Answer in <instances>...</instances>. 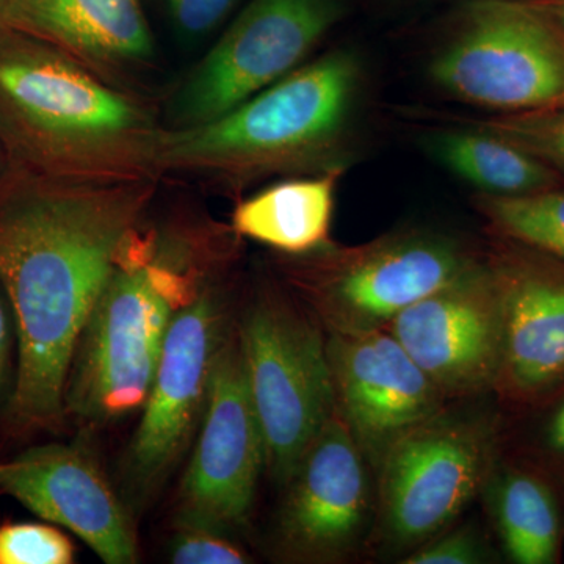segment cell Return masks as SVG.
Masks as SVG:
<instances>
[{"instance_id":"cell-1","label":"cell","mask_w":564,"mask_h":564,"mask_svg":"<svg viewBox=\"0 0 564 564\" xmlns=\"http://www.w3.org/2000/svg\"><path fill=\"white\" fill-rule=\"evenodd\" d=\"M158 180L73 181L7 163L0 172V285L17 329L7 419L17 433L58 430L77 340L141 225Z\"/></svg>"},{"instance_id":"cell-2","label":"cell","mask_w":564,"mask_h":564,"mask_svg":"<svg viewBox=\"0 0 564 564\" xmlns=\"http://www.w3.org/2000/svg\"><path fill=\"white\" fill-rule=\"evenodd\" d=\"M236 232L214 223L133 228L76 344L66 419L102 426L141 410L176 315L236 254Z\"/></svg>"},{"instance_id":"cell-3","label":"cell","mask_w":564,"mask_h":564,"mask_svg":"<svg viewBox=\"0 0 564 564\" xmlns=\"http://www.w3.org/2000/svg\"><path fill=\"white\" fill-rule=\"evenodd\" d=\"M147 104L50 41L0 25V144L10 165L73 181L159 180Z\"/></svg>"},{"instance_id":"cell-4","label":"cell","mask_w":564,"mask_h":564,"mask_svg":"<svg viewBox=\"0 0 564 564\" xmlns=\"http://www.w3.org/2000/svg\"><path fill=\"white\" fill-rule=\"evenodd\" d=\"M359 84L361 63L352 52L323 55L215 120L162 129L159 174L240 188L273 174L332 170Z\"/></svg>"},{"instance_id":"cell-5","label":"cell","mask_w":564,"mask_h":564,"mask_svg":"<svg viewBox=\"0 0 564 564\" xmlns=\"http://www.w3.org/2000/svg\"><path fill=\"white\" fill-rule=\"evenodd\" d=\"M480 256L433 231L404 229L372 242H329L280 262L288 291L321 322L326 334L386 329L408 306L455 281Z\"/></svg>"},{"instance_id":"cell-6","label":"cell","mask_w":564,"mask_h":564,"mask_svg":"<svg viewBox=\"0 0 564 564\" xmlns=\"http://www.w3.org/2000/svg\"><path fill=\"white\" fill-rule=\"evenodd\" d=\"M265 445V470L284 486L334 414L328 334L291 292L263 289L237 326Z\"/></svg>"},{"instance_id":"cell-7","label":"cell","mask_w":564,"mask_h":564,"mask_svg":"<svg viewBox=\"0 0 564 564\" xmlns=\"http://www.w3.org/2000/svg\"><path fill=\"white\" fill-rule=\"evenodd\" d=\"M430 79L503 115L564 107V32L534 0H477L434 54Z\"/></svg>"},{"instance_id":"cell-8","label":"cell","mask_w":564,"mask_h":564,"mask_svg":"<svg viewBox=\"0 0 564 564\" xmlns=\"http://www.w3.org/2000/svg\"><path fill=\"white\" fill-rule=\"evenodd\" d=\"M231 329L215 285L170 326L139 426L122 458V499L129 510H144L155 499L195 443L215 362Z\"/></svg>"},{"instance_id":"cell-9","label":"cell","mask_w":564,"mask_h":564,"mask_svg":"<svg viewBox=\"0 0 564 564\" xmlns=\"http://www.w3.org/2000/svg\"><path fill=\"white\" fill-rule=\"evenodd\" d=\"M492 451L488 423L445 410L397 441L377 469L384 547L408 555L451 525L491 475Z\"/></svg>"},{"instance_id":"cell-10","label":"cell","mask_w":564,"mask_h":564,"mask_svg":"<svg viewBox=\"0 0 564 564\" xmlns=\"http://www.w3.org/2000/svg\"><path fill=\"white\" fill-rule=\"evenodd\" d=\"M343 13L340 0H251L181 85L174 128L215 120L291 74Z\"/></svg>"},{"instance_id":"cell-11","label":"cell","mask_w":564,"mask_h":564,"mask_svg":"<svg viewBox=\"0 0 564 564\" xmlns=\"http://www.w3.org/2000/svg\"><path fill=\"white\" fill-rule=\"evenodd\" d=\"M262 470L261 423L248 388L239 336L231 329L212 373L206 413L177 491L174 525L226 534L242 529Z\"/></svg>"},{"instance_id":"cell-12","label":"cell","mask_w":564,"mask_h":564,"mask_svg":"<svg viewBox=\"0 0 564 564\" xmlns=\"http://www.w3.org/2000/svg\"><path fill=\"white\" fill-rule=\"evenodd\" d=\"M369 467L334 411L285 481L274 533L278 556L310 564L351 558L377 513Z\"/></svg>"},{"instance_id":"cell-13","label":"cell","mask_w":564,"mask_h":564,"mask_svg":"<svg viewBox=\"0 0 564 564\" xmlns=\"http://www.w3.org/2000/svg\"><path fill=\"white\" fill-rule=\"evenodd\" d=\"M326 347L334 411L377 473L392 445L448 400L388 328L328 334Z\"/></svg>"},{"instance_id":"cell-14","label":"cell","mask_w":564,"mask_h":564,"mask_svg":"<svg viewBox=\"0 0 564 564\" xmlns=\"http://www.w3.org/2000/svg\"><path fill=\"white\" fill-rule=\"evenodd\" d=\"M388 329L445 399L494 391L502 351V311L486 258L408 306Z\"/></svg>"},{"instance_id":"cell-15","label":"cell","mask_w":564,"mask_h":564,"mask_svg":"<svg viewBox=\"0 0 564 564\" xmlns=\"http://www.w3.org/2000/svg\"><path fill=\"white\" fill-rule=\"evenodd\" d=\"M502 311V351L494 392L532 404L564 384V262L500 239L486 256Z\"/></svg>"},{"instance_id":"cell-16","label":"cell","mask_w":564,"mask_h":564,"mask_svg":"<svg viewBox=\"0 0 564 564\" xmlns=\"http://www.w3.org/2000/svg\"><path fill=\"white\" fill-rule=\"evenodd\" d=\"M0 492L79 536L104 563L139 562L132 511L85 445H36L0 462Z\"/></svg>"},{"instance_id":"cell-17","label":"cell","mask_w":564,"mask_h":564,"mask_svg":"<svg viewBox=\"0 0 564 564\" xmlns=\"http://www.w3.org/2000/svg\"><path fill=\"white\" fill-rule=\"evenodd\" d=\"M6 25L50 41L111 82L154 58L143 0H9Z\"/></svg>"},{"instance_id":"cell-18","label":"cell","mask_w":564,"mask_h":564,"mask_svg":"<svg viewBox=\"0 0 564 564\" xmlns=\"http://www.w3.org/2000/svg\"><path fill=\"white\" fill-rule=\"evenodd\" d=\"M340 169L313 177L278 182L237 204L232 231L237 237L302 256L332 242V223Z\"/></svg>"},{"instance_id":"cell-19","label":"cell","mask_w":564,"mask_h":564,"mask_svg":"<svg viewBox=\"0 0 564 564\" xmlns=\"http://www.w3.org/2000/svg\"><path fill=\"white\" fill-rule=\"evenodd\" d=\"M444 169L489 196H524L564 185L554 169L489 129L437 132L426 139Z\"/></svg>"},{"instance_id":"cell-20","label":"cell","mask_w":564,"mask_h":564,"mask_svg":"<svg viewBox=\"0 0 564 564\" xmlns=\"http://www.w3.org/2000/svg\"><path fill=\"white\" fill-rule=\"evenodd\" d=\"M494 522L505 551L519 564L558 560L560 516L554 494L538 475L508 469L488 480Z\"/></svg>"},{"instance_id":"cell-21","label":"cell","mask_w":564,"mask_h":564,"mask_svg":"<svg viewBox=\"0 0 564 564\" xmlns=\"http://www.w3.org/2000/svg\"><path fill=\"white\" fill-rule=\"evenodd\" d=\"M475 206L500 239L564 262V185L524 196L477 195Z\"/></svg>"},{"instance_id":"cell-22","label":"cell","mask_w":564,"mask_h":564,"mask_svg":"<svg viewBox=\"0 0 564 564\" xmlns=\"http://www.w3.org/2000/svg\"><path fill=\"white\" fill-rule=\"evenodd\" d=\"M478 126L500 133L505 139L524 148L534 158L547 163L564 180V107L532 113L503 115Z\"/></svg>"},{"instance_id":"cell-23","label":"cell","mask_w":564,"mask_h":564,"mask_svg":"<svg viewBox=\"0 0 564 564\" xmlns=\"http://www.w3.org/2000/svg\"><path fill=\"white\" fill-rule=\"evenodd\" d=\"M76 547L61 529L40 522L0 524V564H70Z\"/></svg>"},{"instance_id":"cell-24","label":"cell","mask_w":564,"mask_h":564,"mask_svg":"<svg viewBox=\"0 0 564 564\" xmlns=\"http://www.w3.org/2000/svg\"><path fill=\"white\" fill-rule=\"evenodd\" d=\"M170 558L176 564H245L251 558L229 534L203 527H176Z\"/></svg>"},{"instance_id":"cell-25","label":"cell","mask_w":564,"mask_h":564,"mask_svg":"<svg viewBox=\"0 0 564 564\" xmlns=\"http://www.w3.org/2000/svg\"><path fill=\"white\" fill-rule=\"evenodd\" d=\"M403 558V564H480L486 562V552L477 533L463 527L443 536L437 534Z\"/></svg>"},{"instance_id":"cell-26","label":"cell","mask_w":564,"mask_h":564,"mask_svg":"<svg viewBox=\"0 0 564 564\" xmlns=\"http://www.w3.org/2000/svg\"><path fill=\"white\" fill-rule=\"evenodd\" d=\"M174 29L185 39H202L218 28L239 0H165Z\"/></svg>"},{"instance_id":"cell-27","label":"cell","mask_w":564,"mask_h":564,"mask_svg":"<svg viewBox=\"0 0 564 564\" xmlns=\"http://www.w3.org/2000/svg\"><path fill=\"white\" fill-rule=\"evenodd\" d=\"M18 340L13 314L6 292L0 285V402L9 403L17 377Z\"/></svg>"},{"instance_id":"cell-28","label":"cell","mask_w":564,"mask_h":564,"mask_svg":"<svg viewBox=\"0 0 564 564\" xmlns=\"http://www.w3.org/2000/svg\"><path fill=\"white\" fill-rule=\"evenodd\" d=\"M545 443L555 455L564 458V402L560 404L558 410L552 415L545 430Z\"/></svg>"},{"instance_id":"cell-29","label":"cell","mask_w":564,"mask_h":564,"mask_svg":"<svg viewBox=\"0 0 564 564\" xmlns=\"http://www.w3.org/2000/svg\"><path fill=\"white\" fill-rule=\"evenodd\" d=\"M534 2L543 7V9L547 11L549 17H551L564 32V0H534Z\"/></svg>"},{"instance_id":"cell-30","label":"cell","mask_w":564,"mask_h":564,"mask_svg":"<svg viewBox=\"0 0 564 564\" xmlns=\"http://www.w3.org/2000/svg\"><path fill=\"white\" fill-rule=\"evenodd\" d=\"M7 7H9V0H0V25H6Z\"/></svg>"},{"instance_id":"cell-31","label":"cell","mask_w":564,"mask_h":564,"mask_svg":"<svg viewBox=\"0 0 564 564\" xmlns=\"http://www.w3.org/2000/svg\"><path fill=\"white\" fill-rule=\"evenodd\" d=\"M7 163H9V161H7L6 151H3L2 144H0V172L6 169Z\"/></svg>"},{"instance_id":"cell-32","label":"cell","mask_w":564,"mask_h":564,"mask_svg":"<svg viewBox=\"0 0 564 564\" xmlns=\"http://www.w3.org/2000/svg\"><path fill=\"white\" fill-rule=\"evenodd\" d=\"M0 496H2V492H0Z\"/></svg>"}]
</instances>
